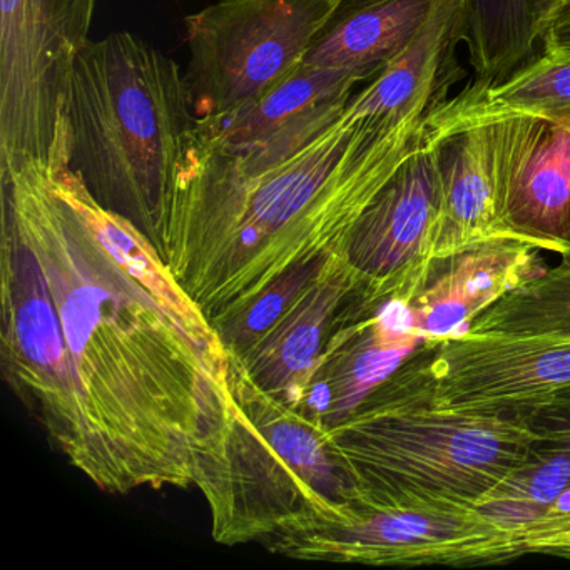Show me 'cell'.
Here are the masks:
<instances>
[{
	"label": "cell",
	"mask_w": 570,
	"mask_h": 570,
	"mask_svg": "<svg viewBox=\"0 0 570 570\" xmlns=\"http://www.w3.org/2000/svg\"><path fill=\"white\" fill-rule=\"evenodd\" d=\"M2 373L52 446L109 493L195 485L225 423L232 358L151 239L71 168L2 179Z\"/></svg>",
	"instance_id": "1"
},
{
	"label": "cell",
	"mask_w": 570,
	"mask_h": 570,
	"mask_svg": "<svg viewBox=\"0 0 570 570\" xmlns=\"http://www.w3.org/2000/svg\"><path fill=\"white\" fill-rule=\"evenodd\" d=\"M433 111V109H432ZM432 111L343 115L292 158L246 173L189 138L158 248L212 322L345 252L350 233L425 138Z\"/></svg>",
	"instance_id": "2"
},
{
	"label": "cell",
	"mask_w": 570,
	"mask_h": 570,
	"mask_svg": "<svg viewBox=\"0 0 570 570\" xmlns=\"http://www.w3.org/2000/svg\"><path fill=\"white\" fill-rule=\"evenodd\" d=\"M71 168L105 208L158 246L196 128L178 62L132 32L89 41L65 99Z\"/></svg>",
	"instance_id": "3"
},
{
	"label": "cell",
	"mask_w": 570,
	"mask_h": 570,
	"mask_svg": "<svg viewBox=\"0 0 570 570\" xmlns=\"http://www.w3.org/2000/svg\"><path fill=\"white\" fill-rule=\"evenodd\" d=\"M330 440L352 485L350 502L479 509L525 462L540 433L527 416L430 405L402 363L330 426Z\"/></svg>",
	"instance_id": "4"
},
{
	"label": "cell",
	"mask_w": 570,
	"mask_h": 570,
	"mask_svg": "<svg viewBox=\"0 0 570 570\" xmlns=\"http://www.w3.org/2000/svg\"><path fill=\"white\" fill-rule=\"evenodd\" d=\"M232 358V355H229ZM223 546L259 542L352 499L330 426L259 389L232 358L225 423L196 470Z\"/></svg>",
	"instance_id": "5"
},
{
	"label": "cell",
	"mask_w": 570,
	"mask_h": 570,
	"mask_svg": "<svg viewBox=\"0 0 570 570\" xmlns=\"http://www.w3.org/2000/svg\"><path fill=\"white\" fill-rule=\"evenodd\" d=\"M263 546L299 560L380 567H479L529 556L519 530L480 509L346 502L276 530Z\"/></svg>",
	"instance_id": "6"
},
{
	"label": "cell",
	"mask_w": 570,
	"mask_h": 570,
	"mask_svg": "<svg viewBox=\"0 0 570 570\" xmlns=\"http://www.w3.org/2000/svg\"><path fill=\"white\" fill-rule=\"evenodd\" d=\"M343 0H216L186 19L185 72L196 118L278 88L305 61Z\"/></svg>",
	"instance_id": "7"
},
{
	"label": "cell",
	"mask_w": 570,
	"mask_h": 570,
	"mask_svg": "<svg viewBox=\"0 0 570 570\" xmlns=\"http://www.w3.org/2000/svg\"><path fill=\"white\" fill-rule=\"evenodd\" d=\"M96 0H0V181L48 159Z\"/></svg>",
	"instance_id": "8"
},
{
	"label": "cell",
	"mask_w": 570,
	"mask_h": 570,
	"mask_svg": "<svg viewBox=\"0 0 570 570\" xmlns=\"http://www.w3.org/2000/svg\"><path fill=\"white\" fill-rule=\"evenodd\" d=\"M403 365L430 405L453 412L529 416L570 396V336L463 330Z\"/></svg>",
	"instance_id": "9"
},
{
	"label": "cell",
	"mask_w": 570,
	"mask_h": 570,
	"mask_svg": "<svg viewBox=\"0 0 570 570\" xmlns=\"http://www.w3.org/2000/svg\"><path fill=\"white\" fill-rule=\"evenodd\" d=\"M375 75L302 65L258 101L198 119L193 138L242 171H263L292 158L322 135L343 115L356 86Z\"/></svg>",
	"instance_id": "10"
},
{
	"label": "cell",
	"mask_w": 570,
	"mask_h": 570,
	"mask_svg": "<svg viewBox=\"0 0 570 570\" xmlns=\"http://www.w3.org/2000/svg\"><path fill=\"white\" fill-rule=\"evenodd\" d=\"M410 303L360 285L340 313L298 410L326 426L352 415L425 342Z\"/></svg>",
	"instance_id": "11"
},
{
	"label": "cell",
	"mask_w": 570,
	"mask_h": 570,
	"mask_svg": "<svg viewBox=\"0 0 570 570\" xmlns=\"http://www.w3.org/2000/svg\"><path fill=\"white\" fill-rule=\"evenodd\" d=\"M439 205L435 153L422 145L365 209L346 242V255L373 295L413 302L432 278L429 242Z\"/></svg>",
	"instance_id": "12"
},
{
	"label": "cell",
	"mask_w": 570,
	"mask_h": 570,
	"mask_svg": "<svg viewBox=\"0 0 570 570\" xmlns=\"http://www.w3.org/2000/svg\"><path fill=\"white\" fill-rule=\"evenodd\" d=\"M503 218L542 252L570 248V122L530 116L493 119Z\"/></svg>",
	"instance_id": "13"
},
{
	"label": "cell",
	"mask_w": 570,
	"mask_h": 570,
	"mask_svg": "<svg viewBox=\"0 0 570 570\" xmlns=\"http://www.w3.org/2000/svg\"><path fill=\"white\" fill-rule=\"evenodd\" d=\"M425 139L439 168V205L429 242L432 268L495 239H522L503 218L492 125L440 122L429 115Z\"/></svg>",
	"instance_id": "14"
},
{
	"label": "cell",
	"mask_w": 570,
	"mask_h": 570,
	"mask_svg": "<svg viewBox=\"0 0 570 570\" xmlns=\"http://www.w3.org/2000/svg\"><path fill=\"white\" fill-rule=\"evenodd\" d=\"M362 282L346 252L333 253L312 285L253 345L229 355L259 389L299 409L340 313Z\"/></svg>",
	"instance_id": "15"
},
{
	"label": "cell",
	"mask_w": 570,
	"mask_h": 570,
	"mask_svg": "<svg viewBox=\"0 0 570 570\" xmlns=\"http://www.w3.org/2000/svg\"><path fill=\"white\" fill-rule=\"evenodd\" d=\"M542 249L523 239H495L439 263L410 303L416 332L429 340L462 333L476 316L546 269Z\"/></svg>",
	"instance_id": "16"
},
{
	"label": "cell",
	"mask_w": 570,
	"mask_h": 570,
	"mask_svg": "<svg viewBox=\"0 0 570 570\" xmlns=\"http://www.w3.org/2000/svg\"><path fill=\"white\" fill-rule=\"evenodd\" d=\"M439 0H343L303 65L379 72L402 55L432 18Z\"/></svg>",
	"instance_id": "17"
},
{
	"label": "cell",
	"mask_w": 570,
	"mask_h": 570,
	"mask_svg": "<svg viewBox=\"0 0 570 570\" xmlns=\"http://www.w3.org/2000/svg\"><path fill=\"white\" fill-rule=\"evenodd\" d=\"M510 116L570 122V48L542 49L503 81L473 82L430 112V119L440 122L493 121Z\"/></svg>",
	"instance_id": "18"
},
{
	"label": "cell",
	"mask_w": 570,
	"mask_h": 570,
	"mask_svg": "<svg viewBox=\"0 0 570 570\" xmlns=\"http://www.w3.org/2000/svg\"><path fill=\"white\" fill-rule=\"evenodd\" d=\"M560 0H463L462 42L479 85H495L535 58Z\"/></svg>",
	"instance_id": "19"
},
{
	"label": "cell",
	"mask_w": 570,
	"mask_h": 570,
	"mask_svg": "<svg viewBox=\"0 0 570 570\" xmlns=\"http://www.w3.org/2000/svg\"><path fill=\"white\" fill-rule=\"evenodd\" d=\"M465 330L570 336V248L559 265L503 296Z\"/></svg>",
	"instance_id": "20"
},
{
	"label": "cell",
	"mask_w": 570,
	"mask_h": 570,
	"mask_svg": "<svg viewBox=\"0 0 570 570\" xmlns=\"http://www.w3.org/2000/svg\"><path fill=\"white\" fill-rule=\"evenodd\" d=\"M326 258L282 276L272 283L265 292L246 303L243 308L213 322L228 352L232 355H239L249 345H253L278 320V316L312 285Z\"/></svg>",
	"instance_id": "21"
},
{
	"label": "cell",
	"mask_w": 570,
	"mask_h": 570,
	"mask_svg": "<svg viewBox=\"0 0 570 570\" xmlns=\"http://www.w3.org/2000/svg\"><path fill=\"white\" fill-rule=\"evenodd\" d=\"M570 48V0H560L543 38L542 49Z\"/></svg>",
	"instance_id": "22"
}]
</instances>
